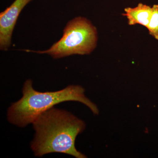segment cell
<instances>
[{
    "instance_id": "cell-6",
    "label": "cell",
    "mask_w": 158,
    "mask_h": 158,
    "mask_svg": "<svg viewBox=\"0 0 158 158\" xmlns=\"http://www.w3.org/2000/svg\"><path fill=\"white\" fill-rule=\"evenodd\" d=\"M147 28L150 35L158 40V5L152 7V14Z\"/></svg>"
},
{
    "instance_id": "cell-2",
    "label": "cell",
    "mask_w": 158,
    "mask_h": 158,
    "mask_svg": "<svg viewBox=\"0 0 158 158\" xmlns=\"http://www.w3.org/2000/svg\"><path fill=\"white\" fill-rule=\"evenodd\" d=\"M22 92V97L12 104L7 112L8 121L19 127L33 123L40 114L63 102H80L94 115L99 114L97 106L85 96V89L79 85H69L56 91L39 92L34 89L32 80L28 79L24 84Z\"/></svg>"
},
{
    "instance_id": "cell-5",
    "label": "cell",
    "mask_w": 158,
    "mask_h": 158,
    "mask_svg": "<svg viewBox=\"0 0 158 158\" xmlns=\"http://www.w3.org/2000/svg\"><path fill=\"white\" fill-rule=\"evenodd\" d=\"M124 11L123 15L126 16L129 25L140 24L147 28L152 14V7L139 3L135 8H125Z\"/></svg>"
},
{
    "instance_id": "cell-4",
    "label": "cell",
    "mask_w": 158,
    "mask_h": 158,
    "mask_svg": "<svg viewBox=\"0 0 158 158\" xmlns=\"http://www.w3.org/2000/svg\"><path fill=\"white\" fill-rule=\"evenodd\" d=\"M33 0H15L0 13V49L7 51L11 43L15 27L21 12Z\"/></svg>"
},
{
    "instance_id": "cell-3",
    "label": "cell",
    "mask_w": 158,
    "mask_h": 158,
    "mask_svg": "<svg viewBox=\"0 0 158 158\" xmlns=\"http://www.w3.org/2000/svg\"><path fill=\"white\" fill-rule=\"evenodd\" d=\"M61 39L45 50H24L28 52L48 54L54 59L92 52L97 46V30L87 18H75L68 22Z\"/></svg>"
},
{
    "instance_id": "cell-1",
    "label": "cell",
    "mask_w": 158,
    "mask_h": 158,
    "mask_svg": "<svg viewBox=\"0 0 158 158\" xmlns=\"http://www.w3.org/2000/svg\"><path fill=\"white\" fill-rule=\"evenodd\" d=\"M32 124L35 134L31 147L34 156L61 153L87 157L75 147L77 137L84 131L86 124L72 113L53 107L39 115Z\"/></svg>"
}]
</instances>
